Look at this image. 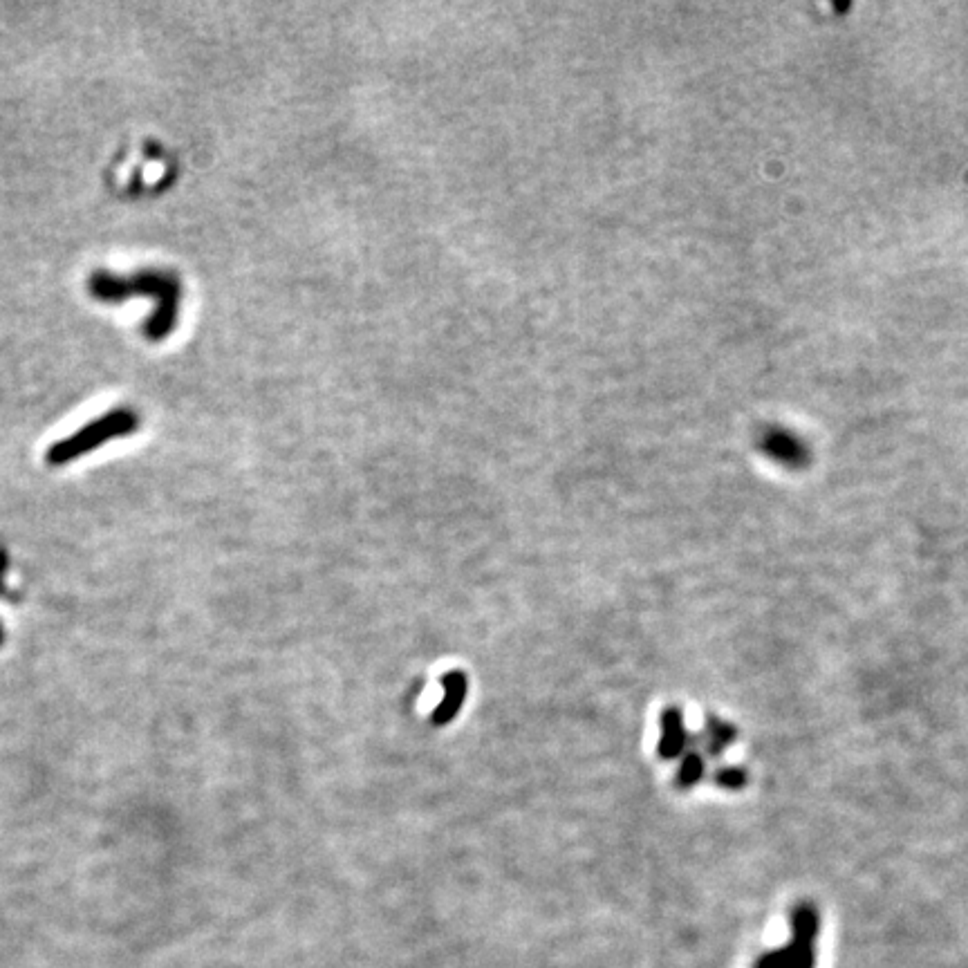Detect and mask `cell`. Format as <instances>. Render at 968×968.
Masks as SVG:
<instances>
[{"label": "cell", "instance_id": "3", "mask_svg": "<svg viewBox=\"0 0 968 968\" xmlns=\"http://www.w3.org/2000/svg\"><path fill=\"white\" fill-rule=\"evenodd\" d=\"M818 912L812 906H798L791 912V939L758 957L756 968H814L816 964Z\"/></svg>", "mask_w": 968, "mask_h": 968}, {"label": "cell", "instance_id": "6", "mask_svg": "<svg viewBox=\"0 0 968 968\" xmlns=\"http://www.w3.org/2000/svg\"><path fill=\"white\" fill-rule=\"evenodd\" d=\"M733 738H735V731L729 724H724L715 718L706 722V751H709L711 756H720L722 749L729 747Z\"/></svg>", "mask_w": 968, "mask_h": 968}, {"label": "cell", "instance_id": "9", "mask_svg": "<svg viewBox=\"0 0 968 968\" xmlns=\"http://www.w3.org/2000/svg\"><path fill=\"white\" fill-rule=\"evenodd\" d=\"M7 567H9V556H7L5 549L0 547V597H9V590H7V585H5Z\"/></svg>", "mask_w": 968, "mask_h": 968}, {"label": "cell", "instance_id": "2", "mask_svg": "<svg viewBox=\"0 0 968 968\" xmlns=\"http://www.w3.org/2000/svg\"><path fill=\"white\" fill-rule=\"evenodd\" d=\"M137 426H139L137 415L133 411H124V408H119V411H113L108 415H101L99 420L83 426L77 435L50 446L48 462L54 464V467H61V464L79 460L81 455L95 451L97 446H101L104 442L135 433Z\"/></svg>", "mask_w": 968, "mask_h": 968}, {"label": "cell", "instance_id": "1", "mask_svg": "<svg viewBox=\"0 0 968 968\" xmlns=\"http://www.w3.org/2000/svg\"><path fill=\"white\" fill-rule=\"evenodd\" d=\"M88 287L95 299L110 301V303L133 299V296H151L155 301V312L146 323L148 339H155V341L164 339L166 334H171V330L175 328V321H178L182 287L178 278L169 272H155V269H148V272H139L126 278L97 272L92 274Z\"/></svg>", "mask_w": 968, "mask_h": 968}, {"label": "cell", "instance_id": "4", "mask_svg": "<svg viewBox=\"0 0 968 968\" xmlns=\"http://www.w3.org/2000/svg\"><path fill=\"white\" fill-rule=\"evenodd\" d=\"M442 702L437 704V709L433 711V724L444 726L455 720V715L462 709L464 700H467L469 693V679L460 670H451V673L442 675Z\"/></svg>", "mask_w": 968, "mask_h": 968}, {"label": "cell", "instance_id": "5", "mask_svg": "<svg viewBox=\"0 0 968 968\" xmlns=\"http://www.w3.org/2000/svg\"><path fill=\"white\" fill-rule=\"evenodd\" d=\"M662 738L657 744V753L662 760H675L682 756L684 744H686V726H684V713L677 709V706H668L662 713Z\"/></svg>", "mask_w": 968, "mask_h": 968}, {"label": "cell", "instance_id": "10", "mask_svg": "<svg viewBox=\"0 0 968 968\" xmlns=\"http://www.w3.org/2000/svg\"><path fill=\"white\" fill-rule=\"evenodd\" d=\"M3 641H5V630L0 626V646H3Z\"/></svg>", "mask_w": 968, "mask_h": 968}, {"label": "cell", "instance_id": "8", "mask_svg": "<svg viewBox=\"0 0 968 968\" xmlns=\"http://www.w3.org/2000/svg\"><path fill=\"white\" fill-rule=\"evenodd\" d=\"M715 783L722 785L724 789H742L747 785V774L738 767H724L715 776Z\"/></svg>", "mask_w": 968, "mask_h": 968}, {"label": "cell", "instance_id": "7", "mask_svg": "<svg viewBox=\"0 0 968 968\" xmlns=\"http://www.w3.org/2000/svg\"><path fill=\"white\" fill-rule=\"evenodd\" d=\"M704 776V760L697 751L686 753L682 758V765L677 769V785L679 787H693L695 783H700V778Z\"/></svg>", "mask_w": 968, "mask_h": 968}]
</instances>
